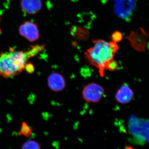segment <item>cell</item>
Listing matches in <instances>:
<instances>
[{"label": "cell", "mask_w": 149, "mask_h": 149, "mask_svg": "<svg viewBox=\"0 0 149 149\" xmlns=\"http://www.w3.org/2000/svg\"><path fill=\"white\" fill-rule=\"evenodd\" d=\"M47 85L51 90L55 92L63 91L66 87L64 76L58 72H53L48 76Z\"/></svg>", "instance_id": "7"}, {"label": "cell", "mask_w": 149, "mask_h": 149, "mask_svg": "<svg viewBox=\"0 0 149 149\" xmlns=\"http://www.w3.org/2000/svg\"><path fill=\"white\" fill-rule=\"evenodd\" d=\"M149 34L142 27L136 31H132L126 37L133 49L138 52H143L146 49Z\"/></svg>", "instance_id": "5"}, {"label": "cell", "mask_w": 149, "mask_h": 149, "mask_svg": "<svg viewBox=\"0 0 149 149\" xmlns=\"http://www.w3.org/2000/svg\"><path fill=\"white\" fill-rule=\"evenodd\" d=\"M123 38L122 33L119 31H115L112 34L111 36V40L112 42L118 43L121 42Z\"/></svg>", "instance_id": "14"}, {"label": "cell", "mask_w": 149, "mask_h": 149, "mask_svg": "<svg viewBox=\"0 0 149 149\" xmlns=\"http://www.w3.org/2000/svg\"><path fill=\"white\" fill-rule=\"evenodd\" d=\"M45 45L31 47L27 51L14 50L11 48L9 51L0 54V75L5 78L16 76L25 70L29 58L42 51Z\"/></svg>", "instance_id": "1"}, {"label": "cell", "mask_w": 149, "mask_h": 149, "mask_svg": "<svg viewBox=\"0 0 149 149\" xmlns=\"http://www.w3.org/2000/svg\"><path fill=\"white\" fill-rule=\"evenodd\" d=\"M32 132V128L26 123L23 122L22 123L20 130L18 132L19 136H24L29 137L31 136Z\"/></svg>", "instance_id": "11"}, {"label": "cell", "mask_w": 149, "mask_h": 149, "mask_svg": "<svg viewBox=\"0 0 149 149\" xmlns=\"http://www.w3.org/2000/svg\"><path fill=\"white\" fill-rule=\"evenodd\" d=\"M105 93L103 87L97 83H88L83 88L82 95L84 100L88 103H97Z\"/></svg>", "instance_id": "4"}, {"label": "cell", "mask_w": 149, "mask_h": 149, "mask_svg": "<svg viewBox=\"0 0 149 149\" xmlns=\"http://www.w3.org/2000/svg\"><path fill=\"white\" fill-rule=\"evenodd\" d=\"M93 46L84 53L86 61L91 65L99 70L100 75L104 76L107 63L114 58L119 49L117 43L110 42H107L104 40H93Z\"/></svg>", "instance_id": "2"}, {"label": "cell", "mask_w": 149, "mask_h": 149, "mask_svg": "<svg viewBox=\"0 0 149 149\" xmlns=\"http://www.w3.org/2000/svg\"><path fill=\"white\" fill-rule=\"evenodd\" d=\"M22 149H41L40 144L35 141H27L23 144Z\"/></svg>", "instance_id": "12"}, {"label": "cell", "mask_w": 149, "mask_h": 149, "mask_svg": "<svg viewBox=\"0 0 149 149\" xmlns=\"http://www.w3.org/2000/svg\"><path fill=\"white\" fill-rule=\"evenodd\" d=\"M20 6L25 13L34 15L41 10L42 3V0H21Z\"/></svg>", "instance_id": "9"}, {"label": "cell", "mask_w": 149, "mask_h": 149, "mask_svg": "<svg viewBox=\"0 0 149 149\" xmlns=\"http://www.w3.org/2000/svg\"><path fill=\"white\" fill-rule=\"evenodd\" d=\"M25 69H26L27 72H29V73H32L35 70L34 66L32 63H27V65L25 67Z\"/></svg>", "instance_id": "15"}, {"label": "cell", "mask_w": 149, "mask_h": 149, "mask_svg": "<svg viewBox=\"0 0 149 149\" xmlns=\"http://www.w3.org/2000/svg\"><path fill=\"white\" fill-rule=\"evenodd\" d=\"M0 22H1V17H0Z\"/></svg>", "instance_id": "17"}, {"label": "cell", "mask_w": 149, "mask_h": 149, "mask_svg": "<svg viewBox=\"0 0 149 149\" xmlns=\"http://www.w3.org/2000/svg\"><path fill=\"white\" fill-rule=\"evenodd\" d=\"M128 128L132 136L129 140L131 143L141 146L149 143V119L131 115L128 118Z\"/></svg>", "instance_id": "3"}, {"label": "cell", "mask_w": 149, "mask_h": 149, "mask_svg": "<svg viewBox=\"0 0 149 149\" xmlns=\"http://www.w3.org/2000/svg\"><path fill=\"white\" fill-rule=\"evenodd\" d=\"M71 33L75 39L86 40L89 37V32L87 29L77 26H73L71 28Z\"/></svg>", "instance_id": "10"}, {"label": "cell", "mask_w": 149, "mask_h": 149, "mask_svg": "<svg viewBox=\"0 0 149 149\" xmlns=\"http://www.w3.org/2000/svg\"><path fill=\"white\" fill-rule=\"evenodd\" d=\"M118 67V63L113 58L109 61L106 65L105 70L111 71H114L117 69Z\"/></svg>", "instance_id": "13"}, {"label": "cell", "mask_w": 149, "mask_h": 149, "mask_svg": "<svg viewBox=\"0 0 149 149\" xmlns=\"http://www.w3.org/2000/svg\"><path fill=\"white\" fill-rule=\"evenodd\" d=\"M126 149H133V148H131V147H128V148H127Z\"/></svg>", "instance_id": "16"}, {"label": "cell", "mask_w": 149, "mask_h": 149, "mask_svg": "<svg viewBox=\"0 0 149 149\" xmlns=\"http://www.w3.org/2000/svg\"><path fill=\"white\" fill-rule=\"evenodd\" d=\"M134 96L133 90L129 85L124 84L118 89L115 95V98L118 103L126 104L131 102Z\"/></svg>", "instance_id": "8"}, {"label": "cell", "mask_w": 149, "mask_h": 149, "mask_svg": "<svg viewBox=\"0 0 149 149\" xmlns=\"http://www.w3.org/2000/svg\"><path fill=\"white\" fill-rule=\"evenodd\" d=\"M18 31L20 36L31 42L37 41L40 38L38 25L33 22H24L19 27Z\"/></svg>", "instance_id": "6"}]
</instances>
